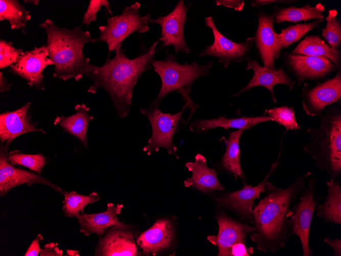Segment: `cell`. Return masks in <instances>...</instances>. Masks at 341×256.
Returning a JSON list of instances; mask_svg holds the SVG:
<instances>
[{"instance_id": "1", "label": "cell", "mask_w": 341, "mask_h": 256, "mask_svg": "<svg viewBox=\"0 0 341 256\" xmlns=\"http://www.w3.org/2000/svg\"><path fill=\"white\" fill-rule=\"evenodd\" d=\"M311 174L308 171L297 176L285 188L267 182V194L252 210L255 230L250 238L258 250L275 253L286 246L291 237L289 222L291 207L305 189Z\"/></svg>"}, {"instance_id": "2", "label": "cell", "mask_w": 341, "mask_h": 256, "mask_svg": "<svg viewBox=\"0 0 341 256\" xmlns=\"http://www.w3.org/2000/svg\"><path fill=\"white\" fill-rule=\"evenodd\" d=\"M159 40L141 50L135 58H128L121 49L113 58H108L102 66L90 64L85 76L92 83L87 91L95 94L98 89H104L118 117L126 118L131 110L133 89L139 77L153 66Z\"/></svg>"}, {"instance_id": "3", "label": "cell", "mask_w": 341, "mask_h": 256, "mask_svg": "<svg viewBox=\"0 0 341 256\" xmlns=\"http://www.w3.org/2000/svg\"><path fill=\"white\" fill-rule=\"evenodd\" d=\"M40 26L46 33V46L55 65L53 77L63 81L82 79L91 64L90 59L83 54L85 44L94 42L89 31H83L80 26L71 29L60 28L50 19Z\"/></svg>"}, {"instance_id": "4", "label": "cell", "mask_w": 341, "mask_h": 256, "mask_svg": "<svg viewBox=\"0 0 341 256\" xmlns=\"http://www.w3.org/2000/svg\"><path fill=\"white\" fill-rule=\"evenodd\" d=\"M340 105H331L322 115L320 124L306 130L310 138L302 147L321 170L337 181L341 175Z\"/></svg>"}, {"instance_id": "5", "label": "cell", "mask_w": 341, "mask_h": 256, "mask_svg": "<svg viewBox=\"0 0 341 256\" xmlns=\"http://www.w3.org/2000/svg\"><path fill=\"white\" fill-rule=\"evenodd\" d=\"M212 66L211 61L203 65H199L196 61L190 64L187 62L180 64L177 62L176 56L167 51L164 60H154L153 63L154 71L161 79V86L157 98L150 106L159 107L161 101L167 95L177 91L191 110L189 119L197 108L189 97L192 85L198 78L207 76Z\"/></svg>"}, {"instance_id": "6", "label": "cell", "mask_w": 341, "mask_h": 256, "mask_svg": "<svg viewBox=\"0 0 341 256\" xmlns=\"http://www.w3.org/2000/svg\"><path fill=\"white\" fill-rule=\"evenodd\" d=\"M140 8V4L136 2L124 9L120 14L108 17L107 24L99 27L100 35L94 38V42H105L108 45L109 52L115 53L121 49L124 40L130 35L136 32H147L149 29L148 23L151 14L141 15Z\"/></svg>"}, {"instance_id": "7", "label": "cell", "mask_w": 341, "mask_h": 256, "mask_svg": "<svg viewBox=\"0 0 341 256\" xmlns=\"http://www.w3.org/2000/svg\"><path fill=\"white\" fill-rule=\"evenodd\" d=\"M188 107L184 104L177 113L170 114L162 112L159 107L150 106L149 108H141L140 112L149 120L152 127V134L147 145L143 151L149 156L153 152H157L161 147L165 148L167 153L177 157V148L174 145L173 138L181 128L184 122L182 115Z\"/></svg>"}, {"instance_id": "8", "label": "cell", "mask_w": 341, "mask_h": 256, "mask_svg": "<svg viewBox=\"0 0 341 256\" xmlns=\"http://www.w3.org/2000/svg\"><path fill=\"white\" fill-rule=\"evenodd\" d=\"M315 178L311 177L299 199L294 203L289 217V234L299 238L303 256L313 254L309 245L310 229L314 212L321 199L315 193Z\"/></svg>"}, {"instance_id": "9", "label": "cell", "mask_w": 341, "mask_h": 256, "mask_svg": "<svg viewBox=\"0 0 341 256\" xmlns=\"http://www.w3.org/2000/svg\"><path fill=\"white\" fill-rule=\"evenodd\" d=\"M280 148L277 160L271 165L270 170L263 180L255 187L247 184L244 180L242 189L228 192L215 199L218 205L235 213L241 220L253 223V207L255 200L259 198L261 193L266 192V183L277 168L281 155Z\"/></svg>"}, {"instance_id": "10", "label": "cell", "mask_w": 341, "mask_h": 256, "mask_svg": "<svg viewBox=\"0 0 341 256\" xmlns=\"http://www.w3.org/2000/svg\"><path fill=\"white\" fill-rule=\"evenodd\" d=\"M205 23L211 29L214 41L200 53V56L214 57L225 67L232 63L249 59V53L254 43V37H249L244 42H235L226 37L218 31L211 16L205 18Z\"/></svg>"}, {"instance_id": "11", "label": "cell", "mask_w": 341, "mask_h": 256, "mask_svg": "<svg viewBox=\"0 0 341 256\" xmlns=\"http://www.w3.org/2000/svg\"><path fill=\"white\" fill-rule=\"evenodd\" d=\"M302 107L311 117L322 116L326 107L340 101L341 98V73L339 71L332 78L315 86L304 85L301 94Z\"/></svg>"}, {"instance_id": "12", "label": "cell", "mask_w": 341, "mask_h": 256, "mask_svg": "<svg viewBox=\"0 0 341 256\" xmlns=\"http://www.w3.org/2000/svg\"><path fill=\"white\" fill-rule=\"evenodd\" d=\"M188 7L183 0L179 1L174 9L165 16L150 19L149 22L159 25L161 27L159 40L162 47L173 46L176 54L179 52L189 54L191 50L187 45L184 36V29L187 20Z\"/></svg>"}, {"instance_id": "13", "label": "cell", "mask_w": 341, "mask_h": 256, "mask_svg": "<svg viewBox=\"0 0 341 256\" xmlns=\"http://www.w3.org/2000/svg\"><path fill=\"white\" fill-rule=\"evenodd\" d=\"M49 54L46 45L26 51L18 62L10 66V71L27 81L30 87L35 86L44 90L42 71L54 63L48 58Z\"/></svg>"}, {"instance_id": "14", "label": "cell", "mask_w": 341, "mask_h": 256, "mask_svg": "<svg viewBox=\"0 0 341 256\" xmlns=\"http://www.w3.org/2000/svg\"><path fill=\"white\" fill-rule=\"evenodd\" d=\"M218 225L216 236H208V240L218 249V256H229V251L236 244L246 243L249 235L254 231L255 227L236 220L223 213L217 215Z\"/></svg>"}, {"instance_id": "15", "label": "cell", "mask_w": 341, "mask_h": 256, "mask_svg": "<svg viewBox=\"0 0 341 256\" xmlns=\"http://www.w3.org/2000/svg\"><path fill=\"white\" fill-rule=\"evenodd\" d=\"M8 148L1 145L0 152V195L5 196L9 191L18 185L27 184L42 183L50 186L62 194L65 192L56 184L26 170L14 168L9 162Z\"/></svg>"}, {"instance_id": "16", "label": "cell", "mask_w": 341, "mask_h": 256, "mask_svg": "<svg viewBox=\"0 0 341 256\" xmlns=\"http://www.w3.org/2000/svg\"><path fill=\"white\" fill-rule=\"evenodd\" d=\"M287 64L296 77L298 84L305 80H321L338 67L325 57H314L287 53Z\"/></svg>"}, {"instance_id": "17", "label": "cell", "mask_w": 341, "mask_h": 256, "mask_svg": "<svg viewBox=\"0 0 341 256\" xmlns=\"http://www.w3.org/2000/svg\"><path fill=\"white\" fill-rule=\"evenodd\" d=\"M258 21L254 42L264 66L275 69V60L279 58L282 49L278 34L274 29L273 15L262 12H259Z\"/></svg>"}, {"instance_id": "18", "label": "cell", "mask_w": 341, "mask_h": 256, "mask_svg": "<svg viewBox=\"0 0 341 256\" xmlns=\"http://www.w3.org/2000/svg\"><path fill=\"white\" fill-rule=\"evenodd\" d=\"M31 103L12 111H6L0 115V139L1 145L8 148L17 136L29 132H39L45 134L42 129L36 127L29 115Z\"/></svg>"}, {"instance_id": "19", "label": "cell", "mask_w": 341, "mask_h": 256, "mask_svg": "<svg viewBox=\"0 0 341 256\" xmlns=\"http://www.w3.org/2000/svg\"><path fill=\"white\" fill-rule=\"evenodd\" d=\"M133 234L118 222L101 239L96 255H138Z\"/></svg>"}, {"instance_id": "20", "label": "cell", "mask_w": 341, "mask_h": 256, "mask_svg": "<svg viewBox=\"0 0 341 256\" xmlns=\"http://www.w3.org/2000/svg\"><path fill=\"white\" fill-rule=\"evenodd\" d=\"M247 69H252L254 74L248 84L234 96L245 92L256 86L266 88L271 94L272 99L275 103L276 99L273 88L278 84L287 85L291 90L294 88L295 81L280 67L278 69H271L259 65L256 60H248Z\"/></svg>"}, {"instance_id": "21", "label": "cell", "mask_w": 341, "mask_h": 256, "mask_svg": "<svg viewBox=\"0 0 341 256\" xmlns=\"http://www.w3.org/2000/svg\"><path fill=\"white\" fill-rule=\"evenodd\" d=\"M185 166L192 173L191 177L184 181L185 187L196 189L204 193L224 190L217 179L215 170L207 166L203 155L197 154L194 161L187 162Z\"/></svg>"}, {"instance_id": "22", "label": "cell", "mask_w": 341, "mask_h": 256, "mask_svg": "<svg viewBox=\"0 0 341 256\" xmlns=\"http://www.w3.org/2000/svg\"><path fill=\"white\" fill-rule=\"evenodd\" d=\"M173 238V228L168 219H159L149 229L142 232L137 244L147 254H155L167 248Z\"/></svg>"}, {"instance_id": "23", "label": "cell", "mask_w": 341, "mask_h": 256, "mask_svg": "<svg viewBox=\"0 0 341 256\" xmlns=\"http://www.w3.org/2000/svg\"><path fill=\"white\" fill-rule=\"evenodd\" d=\"M122 207L121 204L115 205L109 203L104 212L80 214L77 217L81 225L80 232L85 236H89L92 233L103 235L107 228L113 226L118 222L117 216L120 214Z\"/></svg>"}, {"instance_id": "24", "label": "cell", "mask_w": 341, "mask_h": 256, "mask_svg": "<svg viewBox=\"0 0 341 256\" xmlns=\"http://www.w3.org/2000/svg\"><path fill=\"white\" fill-rule=\"evenodd\" d=\"M270 121L271 118L267 115L242 117L232 119H227L222 116L217 119L196 120L190 124L189 128L192 132L198 134L216 128L248 130L256 125Z\"/></svg>"}, {"instance_id": "25", "label": "cell", "mask_w": 341, "mask_h": 256, "mask_svg": "<svg viewBox=\"0 0 341 256\" xmlns=\"http://www.w3.org/2000/svg\"><path fill=\"white\" fill-rule=\"evenodd\" d=\"M76 112L68 117H57L55 125H58L66 132L79 139L87 148V132L90 122L93 117L88 113L90 108L85 104L75 106Z\"/></svg>"}, {"instance_id": "26", "label": "cell", "mask_w": 341, "mask_h": 256, "mask_svg": "<svg viewBox=\"0 0 341 256\" xmlns=\"http://www.w3.org/2000/svg\"><path fill=\"white\" fill-rule=\"evenodd\" d=\"M246 130V129H238L229 133L225 140V152L220 162L224 171L233 175L235 180L240 178L242 181L247 178L241 166L239 143L241 135Z\"/></svg>"}, {"instance_id": "27", "label": "cell", "mask_w": 341, "mask_h": 256, "mask_svg": "<svg viewBox=\"0 0 341 256\" xmlns=\"http://www.w3.org/2000/svg\"><path fill=\"white\" fill-rule=\"evenodd\" d=\"M327 195L324 202L315 210L316 216L324 222L341 224V187L332 179L326 181Z\"/></svg>"}, {"instance_id": "28", "label": "cell", "mask_w": 341, "mask_h": 256, "mask_svg": "<svg viewBox=\"0 0 341 256\" xmlns=\"http://www.w3.org/2000/svg\"><path fill=\"white\" fill-rule=\"evenodd\" d=\"M292 54L314 57H325L340 68V51L331 48L317 35L307 36L293 51Z\"/></svg>"}, {"instance_id": "29", "label": "cell", "mask_w": 341, "mask_h": 256, "mask_svg": "<svg viewBox=\"0 0 341 256\" xmlns=\"http://www.w3.org/2000/svg\"><path fill=\"white\" fill-rule=\"evenodd\" d=\"M324 5L318 3L314 7H311L307 3L301 8L288 7L287 8L276 7L273 17V21L277 24L288 21L298 22L310 19H323Z\"/></svg>"}, {"instance_id": "30", "label": "cell", "mask_w": 341, "mask_h": 256, "mask_svg": "<svg viewBox=\"0 0 341 256\" xmlns=\"http://www.w3.org/2000/svg\"><path fill=\"white\" fill-rule=\"evenodd\" d=\"M30 19L29 11L17 1H0V20L8 21L12 29H23Z\"/></svg>"}, {"instance_id": "31", "label": "cell", "mask_w": 341, "mask_h": 256, "mask_svg": "<svg viewBox=\"0 0 341 256\" xmlns=\"http://www.w3.org/2000/svg\"><path fill=\"white\" fill-rule=\"evenodd\" d=\"M63 211L65 216L77 217L79 212H83L84 207L88 204L100 200L97 193L93 192L89 196H84L76 192L65 193L64 194Z\"/></svg>"}, {"instance_id": "32", "label": "cell", "mask_w": 341, "mask_h": 256, "mask_svg": "<svg viewBox=\"0 0 341 256\" xmlns=\"http://www.w3.org/2000/svg\"><path fill=\"white\" fill-rule=\"evenodd\" d=\"M323 19H317L309 23L291 25L282 29L278 34V38L282 49L287 48L292 43L299 41L302 36L311 30L317 28Z\"/></svg>"}, {"instance_id": "33", "label": "cell", "mask_w": 341, "mask_h": 256, "mask_svg": "<svg viewBox=\"0 0 341 256\" xmlns=\"http://www.w3.org/2000/svg\"><path fill=\"white\" fill-rule=\"evenodd\" d=\"M8 159L12 165L23 166L39 175L46 163L45 157L40 154H27L19 150L11 151L8 154Z\"/></svg>"}, {"instance_id": "34", "label": "cell", "mask_w": 341, "mask_h": 256, "mask_svg": "<svg viewBox=\"0 0 341 256\" xmlns=\"http://www.w3.org/2000/svg\"><path fill=\"white\" fill-rule=\"evenodd\" d=\"M336 9L329 10L326 17V27L322 29V36L327 40L330 46L338 49L341 44V26L337 18Z\"/></svg>"}, {"instance_id": "35", "label": "cell", "mask_w": 341, "mask_h": 256, "mask_svg": "<svg viewBox=\"0 0 341 256\" xmlns=\"http://www.w3.org/2000/svg\"><path fill=\"white\" fill-rule=\"evenodd\" d=\"M264 113L271 118V121L283 126L287 130L300 129L296 121L293 107H274L265 110Z\"/></svg>"}, {"instance_id": "36", "label": "cell", "mask_w": 341, "mask_h": 256, "mask_svg": "<svg viewBox=\"0 0 341 256\" xmlns=\"http://www.w3.org/2000/svg\"><path fill=\"white\" fill-rule=\"evenodd\" d=\"M24 52L16 49L12 42L1 39L0 41V68L3 69L16 63Z\"/></svg>"}, {"instance_id": "37", "label": "cell", "mask_w": 341, "mask_h": 256, "mask_svg": "<svg viewBox=\"0 0 341 256\" xmlns=\"http://www.w3.org/2000/svg\"><path fill=\"white\" fill-rule=\"evenodd\" d=\"M102 7H105L108 13L112 15L110 3L108 1L91 0L83 15L82 24H85L88 28L91 22L96 20L97 13Z\"/></svg>"}, {"instance_id": "38", "label": "cell", "mask_w": 341, "mask_h": 256, "mask_svg": "<svg viewBox=\"0 0 341 256\" xmlns=\"http://www.w3.org/2000/svg\"><path fill=\"white\" fill-rule=\"evenodd\" d=\"M253 253V248H247L246 243H240L232 246L229 256H250Z\"/></svg>"}, {"instance_id": "39", "label": "cell", "mask_w": 341, "mask_h": 256, "mask_svg": "<svg viewBox=\"0 0 341 256\" xmlns=\"http://www.w3.org/2000/svg\"><path fill=\"white\" fill-rule=\"evenodd\" d=\"M215 3L217 6H224L238 11H241L245 5V2L242 0H216Z\"/></svg>"}, {"instance_id": "40", "label": "cell", "mask_w": 341, "mask_h": 256, "mask_svg": "<svg viewBox=\"0 0 341 256\" xmlns=\"http://www.w3.org/2000/svg\"><path fill=\"white\" fill-rule=\"evenodd\" d=\"M41 240H42V237L40 234H39L32 242L24 255L37 256L41 250L39 246V242Z\"/></svg>"}, {"instance_id": "41", "label": "cell", "mask_w": 341, "mask_h": 256, "mask_svg": "<svg viewBox=\"0 0 341 256\" xmlns=\"http://www.w3.org/2000/svg\"><path fill=\"white\" fill-rule=\"evenodd\" d=\"M43 249H41L40 255H62V251L58 247V244L50 243L46 244Z\"/></svg>"}, {"instance_id": "42", "label": "cell", "mask_w": 341, "mask_h": 256, "mask_svg": "<svg viewBox=\"0 0 341 256\" xmlns=\"http://www.w3.org/2000/svg\"><path fill=\"white\" fill-rule=\"evenodd\" d=\"M324 241L332 248L333 255L341 256V239L340 238L325 237Z\"/></svg>"}, {"instance_id": "43", "label": "cell", "mask_w": 341, "mask_h": 256, "mask_svg": "<svg viewBox=\"0 0 341 256\" xmlns=\"http://www.w3.org/2000/svg\"><path fill=\"white\" fill-rule=\"evenodd\" d=\"M294 2V1L285 0H253L251 2V6L253 7L258 8L273 4H289L293 3Z\"/></svg>"}, {"instance_id": "44", "label": "cell", "mask_w": 341, "mask_h": 256, "mask_svg": "<svg viewBox=\"0 0 341 256\" xmlns=\"http://www.w3.org/2000/svg\"><path fill=\"white\" fill-rule=\"evenodd\" d=\"M12 86L4 77L2 72L0 73V91L4 92L8 91Z\"/></svg>"}, {"instance_id": "45", "label": "cell", "mask_w": 341, "mask_h": 256, "mask_svg": "<svg viewBox=\"0 0 341 256\" xmlns=\"http://www.w3.org/2000/svg\"><path fill=\"white\" fill-rule=\"evenodd\" d=\"M24 2H25V3H30V4H32L33 5H37L38 4V3H39V1H37H37H36V0H32V1H29V0H28V1H26V0H25Z\"/></svg>"}]
</instances>
